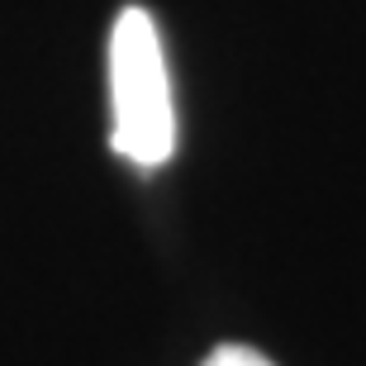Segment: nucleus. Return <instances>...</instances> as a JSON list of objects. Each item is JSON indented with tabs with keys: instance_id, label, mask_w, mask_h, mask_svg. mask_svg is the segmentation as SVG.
<instances>
[{
	"instance_id": "f257e3e1",
	"label": "nucleus",
	"mask_w": 366,
	"mask_h": 366,
	"mask_svg": "<svg viewBox=\"0 0 366 366\" xmlns=\"http://www.w3.org/2000/svg\"><path fill=\"white\" fill-rule=\"evenodd\" d=\"M109 105H114V152L134 167H162L177 152V109L167 81L162 39L148 10H119L109 34Z\"/></svg>"
},
{
	"instance_id": "f03ea898",
	"label": "nucleus",
	"mask_w": 366,
	"mask_h": 366,
	"mask_svg": "<svg viewBox=\"0 0 366 366\" xmlns=\"http://www.w3.org/2000/svg\"><path fill=\"white\" fill-rule=\"evenodd\" d=\"M204 366H272V362H267L257 347H238V342H224V347H214V352L204 357Z\"/></svg>"
}]
</instances>
